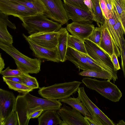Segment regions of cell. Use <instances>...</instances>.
<instances>
[{
  "instance_id": "cell-1",
  "label": "cell",
  "mask_w": 125,
  "mask_h": 125,
  "mask_svg": "<svg viewBox=\"0 0 125 125\" xmlns=\"http://www.w3.org/2000/svg\"><path fill=\"white\" fill-rule=\"evenodd\" d=\"M62 105L58 100L40 98L29 92L19 95L16 97L15 111L18 115L19 125H28L31 115L37 111L49 109L57 111Z\"/></svg>"
},
{
  "instance_id": "cell-2",
  "label": "cell",
  "mask_w": 125,
  "mask_h": 125,
  "mask_svg": "<svg viewBox=\"0 0 125 125\" xmlns=\"http://www.w3.org/2000/svg\"><path fill=\"white\" fill-rule=\"evenodd\" d=\"M0 48L13 59L17 69L23 73L37 74L41 71V61L40 59L27 57L21 52L12 44L7 45L0 42Z\"/></svg>"
},
{
  "instance_id": "cell-3",
  "label": "cell",
  "mask_w": 125,
  "mask_h": 125,
  "mask_svg": "<svg viewBox=\"0 0 125 125\" xmlns=\"http://www.w3.org/2000/svg\"><path fill=\"white\" fill-rule=\"evenodd\" d=\"M22 21L23 27L30 35L42 32L57 31L62 28L61 24L49 20L42 13L26 17Z\"/></svg>"
},
{
  "instance_id": "cell-4",
  "label": "cell",
  "mask_w": 125,
  "mask_h": 125,
  "mask_svg": "<svg viewBox=\"0 0 125 125\" xmlns=\"http://www.w3.org/2000/svg\"><path fill=\"white\" fill-rule=\"evenodd\" d=\"M81 82L77 81L56 83L39 88V94L48 99L60 100L69 97L76 93Z\"/></svg>"
},
{
  "instance_id": "cell-5",
  "label": "cell",
  "mask_w": 125,
  "mask_h": 125,
  "mask_svg": "<svg viewBox=\"0 0 125 125\" xmlns=\"http://www.w3.org/2000/svg\"><path fill=\"white\" fill-rule=\"evenodd\" d=\"M84 41L87 54L102 70L110 74L115 83L118 78L117 71L115 69L110 56L93 42L87 39Z\"/></svg>"
},
{
  "instance_id": "cell-6",
  "label": "cell",
  "mask_w": 125,
  "mask_h": 125,
  "mask_svg": "<svg viewBox=\"0 0 125 125\" xmlns=\"http://www.w3.org/2000/svg\"><path fill=\"white\" fill-rule=\"evenodd\" d=\"M89 89L96 91L105 98L114 102H118L122 94L117 86L108 80L100 81L87 77L82 80Z\"/></svg>"
},
{
  "instance_id": "cell-7",
  "label": "cell",
  "mask_w": 125,
  "mask_h": 125,
  "mask_svg": "<svg viewBox=\"0 0 125 125\" xmlns=\"http://www.w3.org/2000/svg\"><path fill=\"white\" fill-rule=\"evenodd\" d=\"M78 96L88 110L93 119L98 125H115V123L99 109L86 95L83 87L77 90Z\"/></svg>"
},
{
  "instance_id": "cell-8",
  "label": "cell",
  "mask_w": 125,
  "mask_h": 125,
  "mask_svg": "<svg viewBox=\"0 0 125 125\" xmlns=\"http://www.w3.org/2000/svg\"><path fill=\"white\" fill-rule=\"evenodd\" d=\"M45 8L43 14L62 25L69 20L61 0H40Z\"/></svg>"
},
{
  "instance_id": "cell-9",
  "label": "cell",
  "mask_w": 125,
  "mask_h": 125,
  "mask_svg": "<svg viewBox=\"0 0 125 125\" xmlns=\"http://www.w3.org/2000/svg\"><path fill=\"white\" fill-rule=\"evenodd\" d=\"M0 12L8 16L19 18L22 21L24 18L37 13L16 2L10 0H0Z\"/></svg>"
},
{
  "instance_id": "cell-10",
  "label": "cell",
  "mask_w": 125,
  "mask_h": 125,
  "mask_svg": "<svg viewBox=\"0 0 125 125\" xmlns=\"http://www.w3.org/2000/svg\"><path fill=\"white\" fill-rule=\"evenodd\" d=\"M16 99L12 92L0 89V125L15 111Z\"/></svg>"
},
{
  "instance_id": "cell-11",
  "label": "cell",
  "mask_w": 125,
  "mask_h": 125,
  "mask_svg": "<svg viewBox=\"0 0 125 125\" xmlns=\"http://www.w3.org/2000/svg\"><path fill=\"white\" fill-rule=\"evenodd\" d=\"M23 36L28 43L30 49L37 58L54 62H60L57 48L51 49L40 45L36 43L24 34Z\"/></svg>"
},
{
  "instance_id": "cell-12",
  "label": "cell",
  "mask_w": 125,
  "mask_h": 125,
  "mask_svg": "<svg viewBox=\"0 0 125 125\" xmlns=\"http://www.w3.org/2000/svg\"><path fill=\"white\" fill-rule=\"evenodd\" d=\"M64 28H62L56 31L36 33L28 37L40 45L51 49H56L57 48L59 36Z\"/></svg>"
},
{
  "instance_id": "cell-13",
  "label": "cell",
  "mask_w": 125,
  "mask_h": 125,
  "mask_svg": "<svg viewBox=\"0 0 125 125\" xmlns=\"http://www.w3.org/2000/svg\"><path fill=\"white\" fill-rule=\"evenodd\" d=\"M57 112L62 121V125H89L80 112L65 104Z\"/></svg>"
},
{
  "instance_id": "cell-14",
  "label": "cell",
  "mask_w": 125,
  "mask_h": 125,
  "mask_svg": "<svg viewBox=\"0 0 125 125\" xmlns=\"http://www.w3.org/2000/svg\"><path fill=\"white\" fill-rule=\"evenodd\" d=\"M63 5L69 20L84 23L92 24L94 21L91 12L65 3Z\"/></svg>"
},
{
  "instance_id": "cell-15",
  "label": "cell",
  "mask_w": 125,
  "mask_h": 125,
  "mask_svg": "<svg viewBox=\"0 0 125 125\" xmlns=\"http://www.w3.org/2000/svg\"><path fill=\"white\" fill-rule=\"evenodd\" d=\"M95 27L93 24L73 22L67 24L66 28L71 35L84 41L91 34Z\"/></svg>"
},
{
  "instance_id": "cell-16",
  "label": "cell",
  "mask_w": 125,
  "mask_h": 125,
  "mask_svg": "<svg viewBox=\"0 0 125 125\" xmlns=\"http://www.w3.org/2000/svg\"><path fill=\"white\" fill-rule=\"evenodd\" d=\"M66 60L73 63L78 68L83 70L94 71L87 61L83 53L68 47Z\"/></svg>"
},
{
  "instance_id": "cell-17",
  "label": "cell",
  "mask_w": 125,
  "mask_h": 125,
  "mask_svg": "<svg viewBox=\"0 0 125 125\" xmlns=\"http://www.w3.org/2000/svg\"><path fill=\"white\" fill-rule=\"evenodd\" d=\"M101 40L99 46L110 56L115 53L117 57L120 56L119 48L114 43L104 24L103 25Z\"/></svg>"
},
{
  "instance_id": "cell-18",
  "label": "cell",
  "mask_w": 125,
  "mask_h": 125,
  "mask_svg": "<svg viewBox=\"0 0 125 125\" xmlns=\"http://www.w3.org/2000/svg\"><path fill=\"white\" fill-rule=\"evenodd\" d=\"M57 111L49 109L43 111L38 118L39 125H62V121L58 114Z\"/></svg>"
},
{
  "instance_id": "cell-19",
  "label": "cell",
  "mask_w": 125,
  "mask_h": 125,
  "mask_svg": "<svg viewBox=\"0 0 125 125\" xmlns=\"http://www.w3.org/2000/svg\"><path fill=\"white\" fill-rule=\"evenodd\" d=\"M69 34L66 28H65L59 37L57 49L60 62H64L66 60V55L68 48L67 41Z\"/></svg>"
},
{
  "instance_id": "cell-20",
  "label": "cell",
  "mask_w": 125,
  "mask_h": 125,
  "mask_svg": "<svg viewBox=\"0 0 125 125\" xmlns=\"http://www.w3.org/2000/svg\"><path fill=\"white\" fill-rule=\"evenodd\" d=\"M60 102L67 104L79 111L84 116H92L88 110L82 102L78 97L76 98L70 97L58 100Z\"/></svg>"
},
{
  "instance_id": "cell-21",
  "label": "cell",
  "mask_w": 125,
  "mask_h": 125,
  "mask_svg": "<svg viewBox=\"0 0 125 125\" xmlns=\"http://www.w3.org/2000/svg\"><path fill=\"white\" fill-rule=\"evenodd\" d=\"M19 3L34 10L38 13L43 14L45 11L44 6L40 0H10Z\"/></svg>"
},
{
  "instance_id": "cell-22",
  "label": "cell",
  "mask_w": 125,
  "mask_h": 125,
  "mask_svg": "<svg viewBox=\"0 0 125 125\" xmlns=\"http://www.w3.org/2000/svg\"><path fill=\"white\" fill-rule=\"evenodd\" d=\"M68 47L73 48L81 53L87 54L84 41L72 35L68 34Z\"/></svg>"
},
{
  "instance_id": "cell-23",
  "label": "cell",
  "mask_w": 125,
  "mask_h": 125,
  "mask_svg": "<svg viewBox=\"0 0 125 125\" xmlns=\"http://www.w3.org/2000/svg\"><path fill=\"white\" fill-rule=\"evenodd\" d=\"M112 11L115 21V23L114 26V29L116 36L117 45L120 50L121 49L120 38L121 37L124 36V31L117 11L113 4Z\"/></svg>"
},
{
  "instance_id": "cell-24",
  "label": "cell",
  "mask_w": 125,
  "mask_h": 125,
  "mask_svg": "<svg viewBox=\"0 0 125 125\" xmlns=\"http://www.w3.org/2000/svg\"><path fill=\"white\" fill-rule=\"evenodd\" d=\"M112 2L117 11L125 35V0H113Z\"/></svg>"
},
{
  "instance_id": "cell-25",
  "label": "cell",
  "mask_w": 125,
  "mask_h": 125,
  "mask_svg": "<svg viewBox=\"0 0 125 125\" xmlns=\"http://www.w3.org/2000/svg\"><path fill=\"white\" fill-rule=\"evenodd\" d=\"M94 5V11L92 13L93 20L96 22L98 26H103L105 22L103 14L99 3V0H92Z\"/></svg>"
},
{
  "instance_id": "cell-26",
  "label": "cell",
  "mask_w": 125,
  "mask_h": 125,
  "mask_svg": "<svg viewBox=\"0 0 125 125\" xmlns=\"http://www.w3.org/2000/svg\"><path fill=\"white\" fill-rule=\"evenodd\" d=\"M79 75L86 76L94 77L98 78L107 79L110 81L112 79L111 75L107 71L102 70L101 71L92 70L83 71L79 73Z\"/></svg>"
},
{
  "instance_id": "cell-27",
  "label": "cell",
  "mask_w": 125,
  "mask_h": 125,
  "mask_svg": "<svg viewBox=\"0 0 125 125\" xmlns=\"http://www.w3.org/2000/svg\"><path fill=\"white\" fill-rule=\"evenodd\" d=\"M7 26L0 21V42L7 45L12 44L13 43L12 36L8 32Z\"/></svg>"
},
{
  "instance_id": "cell-28",
  "label": "cell",
  "mask_w": 125,
  "mask_h": 125,
  "mask_svg": "<svg viewBox=\"0 0 125 125\" xmlns=\"http://www.w3.org/2000/svg\"><path fill=\"white\" fill-rule=\"evenodd\" d=\"M3 81L8 85L9 88L23 94L29 92L33 89L22 83L15 82L6 80Z\"/></svg>"
},
{
  "instance_id": "cell-29",
  "label": "cell",
  "mask_w": 125,
  "mask_h": 125,
  "mask_svg": "<svg viewBox=\"0 0 125 125\" xmlns=\"http://www.w3.org/2000/svg\"><path fill=\"white\" fill-rule=\"evenodd\" d=\"M21 76L23 84L33 89L40 88L38 83L35 77L30 76L28 73H23Z\"/></svg>"
},
{
  "instance_id": "cell-30",
  "label": "cell",
  "mask_w": 125,
  "mask_h": 125,
  "mask_svg": "<svg viewBox=\"0 0 125 125\" xmlns=\"http://www.w3.org/2000/svg\"><path fill=\"white\" fill-rule=\"evenodd\" d=\"M103 26L95 27L92 33L86 39L93 42L98 46L99 45Z\"/></svg>"
},
{
  "instance_id": "cell-31",
  "label": "cell",
  "mask_w": 125,
  "mask_h": 125,
  "mask_svg": "<svg viewBox=\"0 0 125 125\" xmlns=\"http://www.w3.org/2000/svg\"><path fill=\"white\" fill-rule=\"evenodd\" d=\"M121 49L120 50L121 58V67L124 77L125 79V40L124 36L120 38Z\"/></svg>"
},
{
  "instance_id": "cell-32",
  "label": "cell",
  "mask_w": 125,
  "mask_h": 125,
  "mask_svg": "<svg viewBox=\"0 0 125 125\" xmlns=\"http://www.w3.org/2000/svg\"><path fill=\"white\" fill-rule=\"evenodd\" d=\"M23 73L17 69H10L9 67L0 72V74L4 77L21 76Z\"/></svg>"
},
{
  "instance_id": "cell-33",
  "label": "cell",
  "mask_w": 125,
  "mask_h": 125,
  "mask_svg": "<svg viewBox=\"0 0 125 125\" xmlns=\"http://www.w3.org/2000/svg\"><path fill=\"white\" fill-rule=\"evenodd\" d=\"M84 0H63L64 3L88 11L89 10L85 4Z\"/></svg>"
},
{
  "instance_id": "cell-34",
  "label": "cell",
  "mask_w": 125,
  "mask_h": 125,
  "mask_svg": "<svg viewBox=\"0 0 125 125\" xmlns=\"http://www.w3.org/2000/svg\"><path fill=\"white\" fill-rule=\"evenodd\" d=\"M2 125H19L18 115L15 111L12 112Z\"/></svg>"
},
{
  "instance_id": "cell-35",
  "label": "cell",
  "mask_w": 125,
  "mask_h": 125,
  "mask_svg": "<svg viewBox=\"0 0 125 125\" xmlns=\"http://www.w3.org/2000/svg\"><path fill=\"white\" fill-rule=\"evenodd\" d=\"M0 21L3 22L12 29H16V28L15 24L12 23L9 20L8 16L1 12H0Z\"/></svg>"
},
{
  "instance_id": "cell-36",
  "label": "cell",
  "mask_w": 125,
  "mask_h": 125,
  "mask_svg": "<svg viewBox=\"0 0 125 125\" xmlns=\"http://www.w3.org/2000/svg\"><path fill=\"white\" fill-rule=\"evenodd\" d=\"M83 53L88 62L93 69L94 71H101L102 70V69L87 54Z\"/></svg>"
},
{
  "instance_id": "cell-37",
  "label": "cell",
  "mask_w": 125,
  "mask_h": 125,
  "mask_svg": "<svg viewBox=\"0 0 125 125\" xmlns=\"http://www.w3.org/2000/svg\"><path fill=\"white\" fill-rule=\"evenodd\" d=\"M100 6L103 16L105 18L108 19L109 14L104 0H99Z\"/></svg>"
},
{
  "instance_id": "cell-38",
  "label": "cell",
  "mask_w": 125,
  "mask_h": 125,
  "mask_svg": "<svg viewBox=\"0 0 125 125\" xmlns=\"http://www.w3.org/2000/svg\"><path fill=\"white\" fill-rule=\"evenodd\" d=\"M113 63L115 69L118 71L120 69L119 64L118 61L117 57L114 53L110 56Z\"/></svg>"
},
{
  "instance_id": "cell-39",
  "label": "cell",
  "mask_w": 125,
  "mask_h": 125,
  "mask_svg": "<svg viewBox=\"0 0 125 125\" xmlns=\"http://www.w3.org/2000/svg\"><path fill=\"white\" fill-rule=\"evenodd\" d=\"M3 80H6L13 82L22 83V79L21 76H3Z\"/></svg>"
},
{
  "instance_id": "cell-40",
  "label": "cell",
  "mask_w": 125,
  "mask_h": 125,
  "mask_svg": "<svg viewBox=\"0 0 125 125\" xmlns=\"http://www.w3.org/2000/svg\"><path fill=\"white\" fill-rule=\"evenodd\" d=\"M84 2L92 13L94 11V5L92 0H84Z\"/></svg>"
},
{
  "instance_id": "cell-41",
  "label": "cell",
  "mask_w": 125,
  "mask_h": 125,
  "mask_svg": "<svg viewBox=\"0 0 125 125\" xmlns=\"http://www.w3.org/2000/svg\"><path fill=\"white\" fill-rule=\"evenodd\" d=\"M109 15L111 13L113 9V4L111 0H104Z\"/></svg>"
},
{
  "instance_id": "cell-42",
  "label": "cell",
  "mask_w": 125,
  "mask_h": 125,
  "mask_svg": "<svg viewBox=\"0 0 125 125\" xmlns=\"http://www.w3.org/2000/svg\"><path fill=\"white\" fill-rule=\"evenodd\" d=\"M84 118L86 121L89 125H98L97 124L93 119L92 117H90L87 116H84Z\"/></svg>"
},
{
  "instance_id": "cell-43",
  "label": "cell",
  "mask_w": 125,
  "mask_h": 125,
  "mask_svg": "<svg viewBox=\"0 0 125 125\" xmlns=\"http://www.w3.org/2000/svg\"><path fill=\"white\" fill-rule=\"evenodd\" d=\"M44 111L43 110H41L37 111L33 113L30 117L31 118H36L39 116Z\"/></svg>"
},
{
  "instance_id": "cell-44",
  "label": "cell",
  "mask_w": 125,
  "mask_h": 125,
  "mask_svg": "<svg viewBox=\"0 0 125 125\" xmlns=\"http://www.w3.org/2000/svg\"><path fill=\"white\" fill-rule=\"evenodd\" d=\"M0 72H1L4 68L5 63L4 60L2 58L1 53L0 54Z\"/></svg>"
},
{
  "instance_id": "cell-45",
  "label": "cell",
  "mask_w": 125,
  "mask_h": 125,
  "mask_svg": "<svg viewBox=\"0 0 125 125\" xmlns=\"http://www.w3.org/2000/svg\"><path fill=\"white\" fill-rule=\"evenodd\" d=\"M117 125H125V122L123 120H120L118 123L116 124Z\"/></svg>"
},
{
  "instance_id": "cell-46",
  "label": "cell",
  "mask_w": 125,
  "mask_h": 125,
  "mask_svg": "<svg viewBox=\"0 0 125 125\" xmlns=\"http://www.w3.org/2000/svg\"><path fill=\"white\" fill-rule=\"evenodd\" d=\"M112 0V1L113 0Z\"/></svg>"
}]
</instances>
